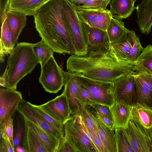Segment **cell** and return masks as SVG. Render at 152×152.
<instances>
[{"label": "cell", "instance_id": "42", "mask_svg": "<svg viewBox=\"0 0 152 152\" xmlns=\"http://www.w3.org/2000/svg\"><path fill=\"white\" fill-rule=\"evenodd\" d=\"M10 0H0V20L1 22L5 16L6 13L9 10Z\"/></svg>", "mask_w": 152, "mask_h": 152}, {"label": "cell", "instance_id": "44", "mask_svg": "<svg viewBox=\"0 0 152 152\" xmlns=\"http://www.w3.org/2000/svg\"><path fill=\"white\" fill-rule=\"evenodd\" d=\"M4 139L7 149L8 152H14L15 150L14 147L12 145L9 139L6 135L4 136Z\"/></svg>", "mask_w": 152, "mask_h": 152}, {"label": "cell", "instance_id": "27", "mask_svg": "<svg viewBox=\"0 0 152 152\" xmlns=\"http://www.w3.org/2000/svg\"><path fill=\"white\" fill-rule=\"evenodd\" d=\"M22 146L26 152H46V151L32 131L25 125Z\"/></svg>", "mask_w": 152, "mask_h": 152}, {"label": "cell", "instance_id": "11", "mask_svg": "<svg viewBox=\"0 0 152 152\" xmlns=\"http://www.w3.org/2000/svg\"><path fill=\"white\" fill-rule=\"evenodd\" d=\"M22 99L21 93L16 89L0 88V125L12 118Z\"/></svg>", "mask_w": 152, "mask_h": 152}, {"label": "cell", "instance_id": "12", "mask_svg": "<svg viewBox=\"0 0 152 152\" xmlns=\"http://www.w3.org/2000/svg\"><path fill=\"white\" fill-rule=\"evenodd\" d=\"M64 89L63 92L67 98L71 115L78 114L85 106L79 90V83L75 74L63 71Z\"/></svg>", "mask_w": 152, "mask_h": 152}, {"label": "cell", "instance_id": "26", "mask_svg": "<svg viewBox=\"0 0 152 152\" xmlns=\"http://www.w3.org/2000/svg\"><path fill=\"white\" fill-rule=\"evenodd\" d=\"M133 70L137 73L152 75V45L144 48L136 60Z\"/></svg>", "mask_w": 152, "mask_h": 152}, {"label": "cell", "instance_id": "37", "mask_svg": "<svg viewBox=\"0 0 152 152\" xmlns=\"http://www.w3.org/2000/svg\"><path fill=\"white\" fill-rule=\"evenodd\" d=\"M134 75L142 85L152 91V75L137 73L134 72Z\"/></svg>", "mask_w": 152, "mask_h": 152}, {"label": "cell", "instance_id": "23", "mask_svg": "<svg viewBox=\"0 0 152 152\" xmlns=\"http://www.w3.org/2000/svg\"><path fill=\"white\" fill-rule=\"evenodd\" d=\"M51 0H10L9 10L34 16L44 5Z\"/></svg>", "mask_w": 152, "mask_h": 152}, {"label": "cell", "instance_id": "43", "mask_svg": "<svg viewBox=\"0 0 152 152\" xmlns=\"http://www.w3.org/2000/svg\"><path fill=\"white\" fill-rule=\"evenodd\" d=\"M95 112L97 116L107 126L115 130L114 123L109 119L97 113L95 110Z\"/></svg>", "mask_w": 152, "mask_h": 152}, {"label": "cell", "instance_id": "8", "mask_svg": "<svg viewBox=\"0 0 152 152\" xmlns=\"http://www.w3.org/2000/svg\"><path fill=\"white\" fill-rule=\"evenodd\" d=\"M134 73L122 76L113 82L115 102L123 103L131 106L137 103V96Z\"/></svg>", "mask_w": 152, "mask_h": 152}, {"label": "cell", "instance_id": "19", "mask_svg": "<svg viewBox=\"0 0 152 152\" xmlns=\"http://www.w3.org/2000/svg\"><path fill=\"white\" fill-rule=\"evenodd\" d=\"M132 106L121 102H115L110 107L113 119L115 130L127 128L131 118Z\"/></svg>", "mask_w": 152, "mask_h": 152}, {"label": "cell", "instance_id": "22", "mask_svg": "<svg viewBox=\"0 0 152 152\" xmlns=\"http://www.w3.org/2000/svg\"><path fill=\"white\" fill-rule=\"evenodd\" d=\"M23 119L24 125L32 131L46 152H56L60 142L52 137L38 126Z\"/></svg>", "mask_w": 152, "mask_h": 152}, {"label": "cell", "instance_id": "10", "mask_svg": "<svg viewBox=\"0 0 152 152\" xmlns=\"http://www.w3.org/2000/svg\"><path fill=\"white\" fill-rule=\"evenodd\" d=\"M81 22L87 45V54L104 51L110 49L106 31Z\"/></svg>", "mask_w": 152, "mask_h": 152}, {"label": "cell", "instance_id": "33", "mask_svg": "<svg viewBox=\"0 0 152 152\" xmlns=\"http://www.w3.org/2000/svg\"><path fill=\"white\" fill-rule=\"evenodd\" d=\"M111 0H86L82 5H75L76 10H99L107 9Z\"/></svg>", "mask_w": 152, "mask_h": 152}, {"label": "cell", "instance_id": "31", "mask_svg": "<svg viewBox=\"0 0 152 152\" xmlns=\"http://www.w3.org/2000/svg\"><path fill=\"white\" fill-rule=\"evenodd\" d=\"M117 152H134L124 129L115 130Z\"/></svg>", "mask_w": 152, "mask_h": 152}, {"label": "cell", "instance_id": "36", "mask_svg": "<svg viewBox=\"0 0 152 152\" xmlns=\"http://www.w3.org/2000/svg\"><path fill=\"white\" fill-rule=\"evenodd\" d=\"M79 84L80 93L85 106L98 104L88 90L83 87L79 83Z\"/></svg>", "mask_w": 152, "mask_h": 152}, {"label": "cell", "instance_id": "35", "mask_svg": "<svg viewBox=\"0 0 152 152\" xmlns=\"http://www.w3.org/2000/svg\"><path fill=\"white\" fill-rule=\"evenodd\" d=\"M31 104L35 111L47 123L58 130L64 132V124L54 120L44 112L38 105Z\"/></svg>", "mask_w": 152, "mask_h": 152}, {"label": "cell", "instance_id": "5", "mask_svg": "<svg viewBox=\"0 0 152 152\" xmlns=\"http://www.w3.org/2000/svg\"><path fill=\"white\" fill-rule=\"evenodd\" d=\"M64 17L72 41L74 54L83 56L87 54V45L82 22L75 4L69 0H61Z\"/></svg>", "mask_w": 152, "mask_h": 152}, {"label": "cell", "instance_id": "48", "mask_svg": "<svg viewBox=\"0 0 152 152\" xmlns=\"http://www.w3.org/2000/svg\"><path fill=\"white\" fill-rule=\"evenodd\" d=\"M134 1H136L137 0H133Z\"/></svg>", "mask_w": 152, "mask_h": 152}, {"label": "cell", "instance_id": "7", "mask_svg": "<svg viewBox=\"0 0 152 152\" xmlns=\"http://www.w3.org/2000/svg\"><path fill=\"white\" fill-rule=\"evenodd\" d=\"M39 82L45 90L50 93H57L64 85L63 70L57 64L53 56L41 66Z\"/></svg>", "mask_w": 152, "mask_h": 152}, {"label": "cell", "instance_id": "17", "mask_svg": "<svg viewBox=\"0 0 152 152\" xmlns=\"http://www.w3.org/2000/svg\"><path fill=\"white\" fill-rule=\"evenodd\" d=\"M134 152H152V141L130 120L124 129Z\"/></svg>", "mask_w": 152, "mask_h": 152}, {"label": "cell", "instance_id": "32", "mask_svg": "<svg viewBox=\"0 0 152 152\" xmlns=\"http://www.w3.org/2000/svg\"><path fill=\"white\" fill-rule=\"evenodd\" d=\"M134 77L137 96V103L145 104L152 107V91L143 86Z\"/></svg>", "mask_w": 152, "mask_h": 152}, {"label": "cell", "instance_id": "25", "mask_svg": "<svg viewBox=\"0 0 152 152\" xmlns=\"http://www.w3.org/2000/svg\"><path fill=\"white\" fill-rule=\"evenodd\" d=\"M133 0H111L109 4L113 17L118 19L129 17L136 9Z\"/></svg>", "mask_w": 152, "mask_h": 152}, {"label": "cell", "instance_id": "45", "mask_svg": "<svg viewBox=\"0 0 152 152\" xmlns=\"http://www.w3.org/2000/svg\"><path fill=\"white\" fill-rule=\"evenodd\" d=\"M0 152H8L4 138L0 140Z\"/></svg>", "mask_w": 152, "mask_h": 152}, {"label": "cell", "instance_id": "40", "mask_svg": "<svg viewBox=\"0 0 152 152\" xmlns=\"http://www.w3.org/2000/svg\"><path fill=\"white\" fill-rule=\"evenodd\" d=\"M56 152H77L70 142L64 137L61 141Z\"/></svg>", "mask_w": 152, "mask_h": 152}, {"label": "cell", "instance_id": "20", "mask_svg": "<svg viewBox=\"0 0 152 152\" xmlns=\"http://www.w3.org/2000/svg\"><path fill=\"white\" fill-rule=\"evenodd\" d=\"M134 31L128 29L121 38L110 43V49L120 60L128 61L127 57L133 44Z\"/></svg>", "mask_w": 152, "mask_h": 152}, {"label": "cell", "instance_id": "13", "mask_svg": "<svg viewBox=\"0 0 152 152\" xmlns=\"http://www.w3.org/2000/svg\"><path fill=\"white\" fill-rule=\"evenodd\" d=\"M39 106L56 121L64 124L71 115V111L65 94H62Z\"/></svg>", "mask_w": 152, "mask_h": 152}, {"label": "cell", "instance_id": "6", "mask_svg": "<svg viewBox=\"0 0 152 152\" xmlns=\"http://www.w3.org/2000/svg\"><path fill=\"white\" fill-rule=\"evenodd\" d=\"M74 74L79 83L90 91L98 104L110 107L114 103L113 82L95 80L80 74Z\"/></svg>", "mask_w": 152, "mask_h": 152}, {"label": "cell", "instance_id": "49", "mask_svg": "<svg viewBox=\"0 0 152 152\" xmlns=\"http://www.w3.org/2000/svg\"></svg>", "mask_w": 152, "mask_h": 152}, {"label": "cell", "instance_id": "30", "mask_svg": "<svg viewBox=\"0 0 152 152\" xmlns=\"http://www.w3.org/2000/svg\"><path fill=\"white\" fill-rule=\"evenodd\" d=\"M33 50L41 66L45 64L53 56V50L42 39L34 44Z\"/></svg>", "mask_w": 152, "mask_h": 152}, {"label": "cell", "instance_id": "4", "mask_svg": "<svg viewBox=\"0 0 152 152\" xmlns=\"http://www.w3.org/2000/svg\"><path fill=\"white\" fill-rule=\"evenodd\" d=\"M64 137L77 152H101L79 113L70 116L64 124Z\"/></svg>", "mask_w": 152, "mask_h": 152}, {"label": "cell", "instance_id": "21", "mask_svg": "<svg viewBox=\"0 0 152 152\" xmlns=\"http://www.w3.org/2000/svg\"><path fill=\"white\" fill-rule=\"evenodd\" d=\"M12 37V42L15 45L18 43L19 37L26 25V16L25 13L8 10L6 13Z\"/></svg>", "mask_w": 152, "mask_h": 152}, {"label": "cell", "instance_id": "14", "mask_svg": "<svg viewBox=\"0 0 152 152\" xmlns=\"http://www.w3.org/2000/svg\"><path fill=\"white\" fill-rule=\"evenodd\" d=\"M130 121L152 140V107L144 104L132 106Z\"/></svg>", "mask_w": 152, "mask_h": 152}, {"label": "cell", "instance_id": "38", "mask_svg": "<svg viewBox=\"0 0 152 152\" xmlns=\"http://www.w3.org/2000/svg\"><path fill=\"white\" fill-rule=\"evenodd\" d=\"M90 105L97 113L113 122L112 113L109 107L99 104H92Z\"/></svg>", "mask_w": 152, "mask_h": 152}, {"label": "cell", "instance_id": "28", "mask_svg": "<svg viewBox=\"0 0 152 152\" xmlns=\"http://www.w3.org/2000/svg\"><path fill=\"white\" fill-rule=\"evenodd\" d=\"M79 113L81 115L87 129L93 137L94 143L101 152H107L100 140L96 126L85 106Z\"/></svg>", "mask_w": 152, "mask_h": 152}, {"label": "cell", "instance_id": "47", "mask_svg": "<svg viewBox=\"0 0 152 152\" xmlns=\"http://www.w3.org/2000/svg\"><path fill=\"white\" fill-rule=\"evenodd\" d=\"M15 151L17 152H26L24 148L22 146L19 145L15 148Z\"/></svg>", "mask_w": 152, "mask_h": 152}, {"label": "cell", "instance_id": "3", "mask_svg": "<svg viewBox=\"0 0 152 152\" xmlns=\"http://www.w3.org/2000/svg\"><path fill=\"white\" fill-rule=\"evenodd\" d=\"M34 44L18 43L8 58L6 69L0 77V85L7 88L16 89L19 82L31 73L39 63L34 53Z\"/></svg>", "mask_w": 152, "mask_h": 152}, {"label": "cell", "instance_id": "39", "mask_svg": "<svg viewBox=\"0 0 152 152\" xmlns=\"http://www.w3.org/2000/svg\"><path fill=\"white\" fill-rule=\"evenodd\" d=\"M23 124L18 121L13 133V145L15 150L16 147L20 145L23 137Z\"/></svg>", "mask_w": 152, "mask_h": 152}, {"label": "cell", "instance_id": "24", "mask_svg": "<svg viewBox=\"0 0 152 152\" xmlns=\"http://www.w3.org/2000/svg\"><path fill=\"white\" fill-rule=\"evenodd\" d=\"M1 22L0 61L1 63H3L4 61L6 56L11 54L15 45L12 42L10 29L6 16Z\"/></svg>", "mask_w": 152, "mask_h": 152}, {"label": "cell", "instance_id": "41", "mask_svg": "<svg viewBox=\"0 0 152 152\" xmlns=\"http://www.w3.org/2000/svg\"><path fill=\"white\" fill-rule=\"evenodd\" d=\"M13 121V119L11 118L8 120L4 125H4V135H5L7 137L12 145L14 147L13 145L14 132Z\"/></svg>", "mask_w": 152, "mask_h": 152}, {"label": "cell", "instance_id": "34", "mask_svg": "<svg viewBox=\"0 0 152 152\" xmlns=\"http://www.w3.org/2000/svg\"><path fill=\"white\" fill-rule=\"evenodd\" d=\"M133 43L132 47L128 55L127 60L135 61L139 57L144 48L140 43L139 37L134 31L133 33Z\"/></svg>", "mask_w": 152, "mask_h": 152}, {"label": "cell", "instance_id": "46", "mask_svg": "<svg viewBox=\"0 0 152 152\" xmlns=\"http://www.w3.org/2000/svg\"><path fill=\"white\" fill-rule=\"evenodd\" d=\"M71 2L75 4L80 5L81 4H83L86 0H69Z\"/></svg>", "mask_w": 152, "mask_h": 152}, {"label": "cell", "instance_id": "16", "mask_svg": "<svg viewBox=\"0 0 152 152\" xmlns=\"http://www.w3.org/2000/svg\"><path fill=\"white\" fill-rule=\"evenodd\" d=\"M85 107L96 126L100 140L107 152H117L114 130L99 119L91 106Z\"/></svg>", "mask_w": 152, "mask_h": 152}, {"label": "cell", "instance_id": "18", "mask_svg": "<svg viewBox=\"0 0 152 152\" xmlns=\"http://www.w3.org/2000/svg\"><path fill=\"white\" fill-rule=\"evenodd\" d=\"M137 22L141 32L148 34L152 26V0H142L136 7Z\"/></svg>", "mask_w": 152, "mask_h": 152}, {"label": "cell", "instance_id": "1", "mask_svg": "<svg viewBox=\"0 0 152 152\" xmlns=\"http://www.w3.org/2000/svg\"><path fill=\"white\" fill-rule=\"evenodd\" d=\"M136 61L120 60L110 49L84 56L72 54L68 58L66 66L70 73L80 74L95 80L113 82L133 72Z\"/></svg>", "mask_w": 152, "mask_h": 152}, {"label": "cell", "instance_id": "9", "mask_svg": "<svg viewBox=\"0 0 152 152\" xmlns=\"http://www.w3.org/2000/svg\"><path fill=\"white\" fill-rule=\"evenodd\" d=\"M16 110L23 118L39 126L53 138L60 142L63 138L64 132L58 130L46 122L35 111L29 102L23 99Z\"/></svg>", "mask_w": 152, "mask_h": 152}, {"label": "cell", "instance_id": "15", "mask_svg": "<svg viewBox=\"0 0 152 152\" xmlns=\"http://www.w3.org/2000/svg\"><path fill=\"white\" fill-rule=\"evenodd\" d=\"M77 15L81 22L89 26L106 31L113 17L110 10H76Z\"/></svg>", "mask_w": 152, "mask_h": 152}, {"label": "cell", "instance_id": "2", "mask_svg": "<svg viewBox=\"0 0 152 152\" xmlns=\"http://www.w3.org/2000/svg\"><path fill=\"white\" fill-rule=\"evenodd\" d=\"M35 27L42 39L56 53L73 54L70 35L61 0H51L34 16Z\"/></svg>", "mask_w": 152, "mask_h": 152}, {"label": "cell", "instance_id": "29", "mask_svg": "<svg viewBox=\"0 0 152 152\" xmlns=\"http://www.w3.org/2000/svg\"><path fill=\"white\" fill-rule=\"evenodd\" d=\"M127 29L125 27L122 20L112 17L106 30L110 43L119 39L126 33Z\"/></svg>", "mask_w": 152, "mask_h": 152}]
</instances>
